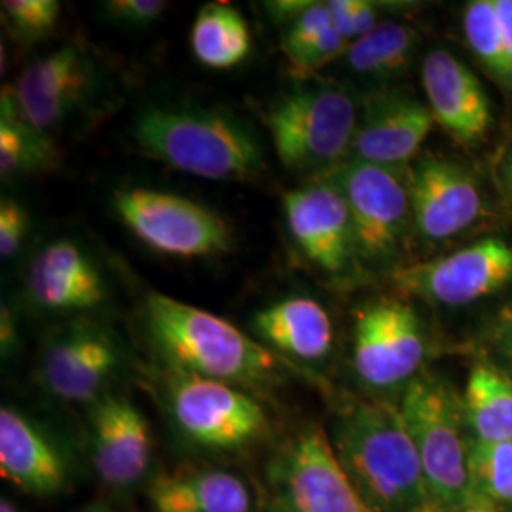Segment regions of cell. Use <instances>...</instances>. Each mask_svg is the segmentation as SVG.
I'll list each match as a JSON object with an SVG mask.
<instances>
[{"label":"cell","mask_w":512,"mask_h":512,"mask_svg":"<svg viewBox=\"0 0 512 512\" xmlns=\"http://www.w3.org/2000/svg\"><path fill=\"white\" fill-rule=\"evenodd\" d=\"M329 437L370 511L433 512L399 406L374 399L344 404Z\"/></svg>","instance_id":"6da1fadb"},{"label":"cell","mask_w":512,"mask_h":512,"mask_svg":"<svg viewBox=\"0 0 512 512\" xmlns=\"http://www.w3.org/2000/svg\"><path fill=\"white\" fill-rule=\"evenodd\" d=\"M154 346L173 372L238 387H262L285 378V363L260 340L211 311L162 293L145 304Z\"/></svg>","instance_id":"7a4b0ae2"},{"label":"cell","mask_w":512,"mask_h":512,"mask_svg":"<svg viewBox=\"0 0 512 512\" xmlns=\"http://www.w3.org/2000/svg\"><path fill=\"white\" fill-rule=\"evenodd\" d=\"M148 158L207 181H253L264 169L260 139L230 112L202 107H152L133 124Z\"/></svg>","instance_id":"3957f363"},{"label":"cell","mask_w":512,"mask_h":512,"mask_svg":"<svg viewBox=\"0 0 512 512\" xmlns=\"http://www.w3.org/2000/svg\"><path fill=\"white\" fill-rule=\"evenodd\" d=\"M399 412L418 450L433 512L475 507L469 473L473 440L465 433L463 397L444 378L420 372L404 385Z\"/></svg>","instance_id":"277c9868"},{"label":"cell","mask_w":512,"mask_h":512,"mask_svg":"<svg viewBox=\"0 0 512 512\" xmlns=\"http://www.w3.org/2000/svg\"><path fill=\"white\" fill-rule=\"evenodd\" d=\"M353 95L336 84L296 88L274 103L264 122L277 160L293 171H332L348 160L359 122Z\"/></svg>","instance_id":"5b68a950"},{"label":"cell","mask_w":512,"mask_h":512,"mask_svg":"<svg viewBox=\"0 0 512 512\" xmlns=\"http://www.w3.org/2000/svg\"><path fill=\"white\" fill-rule=\"evenodd\" d=\"M330 181L348 203L359 264L391 274L399 270L414 234L408 171L346 160L330 171Z\"/></svg>","instance_id":"8992f818"},{"label":"cell","mask_w":512,"mask_h":512,"mask_svg":"<svg viewBox=\"0 0 512 512\" xmlns=\"http://www.w3.org/2000/svg\"><path fill=\"white\" fill-rule=\"evenodd\" d=\"M165 403L177 431L205 450L238 452L270 435L266 410L238 385L173 372Z\"/></svg>","instance_id":"52a82bcc"},{"label":"cell","mask_w":512,"mask_h":512,"mask_svg":"<svg viewBox=\"0 0 512 512\" xmlns=\"http://www.w3.org/2000/svg\"><path fill=\"white\" fill-rule=\"evenodd\" d=\"M112 209L129 232L160 255L209 258L230 253L234 234L215 211L152 188H122Z\"/></svg>","instance_id":"ba28073f"},{"label":"cell","mask_w":512,"mask_h":512,"mask_svg":"<svg viewBox=\"0 0 512 512\" xmlns=\"http://www.w3.org/2000/svg\"><path fill=\"white\" fill-rule=\"evenodd\" d=\"M268 484L275 512H372L319 425L304 427L275 454Z\"/></svg>","instance_id":"9c48e42d"},{"label":"cell","mask_w":512,"mask_h":512,"mask_svg":"<svg viewBox=\"0 0 512 512\" xmlns=\"http://www.w3.org/2000/svg\"><path fill=\"white\" fill-rule=\"evenodd\" d=\"M391 283L399 293L433 306L465 308L511 285L512 243L478 239L454 253L399 266Z\"/></svg>","instance_id":"30bf717a"},{"label":"cell","mask_w":512,"mask_h":512,"mask_svg":"<svg viewBox=\"0 0 512 512\" xmlns=\"http://www.w3.org/2000/svg\"><path fill=\"white\" fill-rule=\"evenodd\" d=\"M353 368L372 389H393L420 374L427 336L416 310L399 298L366 302L355 311Z\"/></svg>","instance_id":"8fae6325"},{"label":"cell","mask_w":512,"mask_h":512,"mask_svg":"<svg viewBox=\"0 0 512 512\" xmlns=\"http://www.w3.org/2000/svg\"><path fill=\"white\" fill-rule=\"evenodd\" d=\"M95 65L76 46H61L35 59L14 84L4 86L0 112L52 133L92 97Z\"/></svg>","instance_id":"7c38bea8"},{"label":"cell","mask_w":512,"mask_h":512,"mask_svg":"<svg viewBox=\"0 0 512 512\" xmlns=\"http://www.w3.org/2000/svg\"><path fill=\"white\" fill-rule=\"evenodd\" d=\"M410 200L414 236L427 245H440L473 230L486 203L473 171L439 154L421 156L412 169Z\"/></svg>","instance_id":"4fadbf2b"},{"label":"cell","mask_w":512,"mask_h":512,"mask_svg":"<svg viewBox=\"0 0 512 512\" xmlns=\"http://www.w3.org/2000/svg\"><path fill=\"white\" fill-rule=\"evenodd\" d=\"M122 348L110 330L74 323L57 330L40 355L42 387L65 403L93 404L122 366Z\"/></svg>","instance_id":"5bb4252c"},{"label":"cell","mask_w":512,"mask_h":512,"mask_svg":"<svg viewBox=\"0 0 512 512\" xmlns=\"http://www.w3.org/2000/svg\"><path fill=\"white\" fill-rule=\"evenodd\" d=\"M283 211L294 243L323 274L340 277L359 264L348 203L330 179L287 192Z\"/></svg>","instance_id":"9a60e30c"},{"label":"cell","mask_w":512,"mask_h":512,"mask_svg":"<svg viewBox=\"0 0 512 512\" xmlns=\"http://www.w3.org/2000/svg\"><path fill=\"white\" fill-rule=\"evenodd\" d=\"M421 84L435 124L461 147H480L494 124L486 88L458 55L437 48L421 63Z\"/></svg>","instance_id":"2e32d148"},{"label":"cell","mask_w":512,"mask_h":512,"mask_svg":"<svg viewBox=\"0 0 512 512\" xmlns=\"http://www.w3.org/2000/svg\"><path fill=\"white\" fill-rule=\"evenodd\" d=\"M90 458L103 484L126 490L152 463V431L145 414L124 395L107 393L90 408Z\"/></svg>","instance_id":"e0dca14e"},{"label":"cell","mask_w":512,"mask_h":512,"mask_svg":"<svg viewBox=\"0 0 512 512\" xmlns=\"http://www.w3.org/2000/svg\"><path fill=\"white\" fill-rule=\"evenodd\" d=\"M433 126L427 103L410 93H380L359 114L348 160L404 169L418 156Z\"/></svg>","instance_id":"ac0fdd59"},{"label":"cell","mask_w":512,"mask_h":512,"mask_svg":"<svg viewBox=\"0 0 512 512\" xmlns=\"http://www.w3.org/2000/svg\"><path fill=\"white\" fill-rule=\"evenodd\" d=\"M69 459L57 440L10 406L0 410V475L21 492L46 497L69 482Z\"/></svg>","instance_id":"d6986e66"},{"label":"cell","mask_w":512,"mask_h":512,"mask_svg":"<svg viewBox=\"0 0 512 512\" xmlns=\"http://www.w3.org/2000/svg\"><path fill=\"white\" fill-rule=\"evenodd\" d=\"M27 293L48 311L93 310L107 300V283L88 253L69 239L46 245L31 262Z\"/></svg>","instance_id":"ffe728a7"},{"label":"cell","mask_w":512,"mask_h":512,"mask_svg":"<svg viewBox=\"0 0 512 512\" xmlns=\"http://www.w3.org/2000/svg\"><path fill=\"white\" fill-rule=\"evenodd\" d=\"M253 332L266 348L304 363L325 361L334 346L329 311L310 296L279 300L253 317Z\"/></svg>","instance_id":"44dd1931"},{"label":"cell","mask_w":512,"mask_h":512,"mask_svg":"<svg viewBox=\"0 0 512 512\" xmlns=\"http://www.w3.org/2000/svg\"><path fill=\"white\" fill-rule=\"evenodd\" d=\"M148 499L154 512H253V494L243 478L220 469L156 476Z\"/></svg>","instance_id":"7402d4cb"},{"label":"cell","mask_w":512,"mask_h":512,"mask_svg":"<svg viewBox=\"0 0 512 512\" xmlns=\"http://www.w3.org/2000/svg\"><path fill=\"white\" fill-rule=\"evenodd\" d=\"M465 416L475 439L512 440V376L501 366L476 361L465 385Z\"/></svg>","instance_id":"603a6c76"},{"label":"cell","mask_w":512,"mask_h":512,"mask_svg":"<svg viewBox=\"0 0 512 512\" xmlns=\"http://www.w3.org/2000/svg\"><path fill=\"white\" fill-rule=\"evenodd\" d=\"M418 42V31L412 25L384 19L374 31L349 44L344 54L346 67L368 82H391L408 71Z\"/></svg>","instance_id":"cb8c5ba5"},{"label":"cell","mask_w":512,"mask_h":512,"mask_svg":"<svg viewBox=\"0 0 512 512\" xmlns=\"http://www.w3.org/2000/svg\"><path fill=\"white\" fill-rule=\"evenodd\" d=\"M190 48L207 69H232L253 48L247 19L226 2H209L200 8L190 29Z\"/></svg>","instance_id":"d4e9b609"},{"label":"cell","mask_w":512,"mask_h":512,"mask_svg":"<svg viewBox=\"0 0 512 512\" xmlns=\"http://www.w3.org/2000/svg\"><path fill=\"white\" fill-rule=\"evenodd\" d=\"M0 173L2 177L37 175L61 164V150L50 133L37 129L12 112H0Z\"/></svg>","instance_id":"484cf974"},{"label":"cell","mask_w":512,"mask_h":512,"mask_svg":"<svg viewBox=\"0 0 512 512\" xmlns=\"http://www.w3.org/2000/svg\"><path fill=\"white\" fill-rule=\"evenodd\" d=\"M469 473L475 505L494 503L512 507V440L473 439Z\"/></svg>","instance_id":"4316f807"},{"label":"cell","mask_w":512,"mask_h":512,"mask_svg":"<svg viewBox=\"0 0 512 512\" xmlns=\"http://www.w3.org/2000/svg\"><path fill=\"white\" fill-rule=\"evenodd\" d=\"M463 33L476 61L505 88L507 67L497 0H473L463 10Z\"/></svg>","instance_id":"83f0119b"},{"label":"cell","mask_w":512,"mask_h":512,"mask_svg":"<svg viewBox=\"0 0 512 512\" xmlns=\"http://www.w3.org/2000/svg\"><path fill=\"white\" fill-rule=\"evenodd\" d=\"M0 6L6 27L23 44L48 37L61 14L57 0H4Z\"/></svg>","instance_id":"f1b7e54d"},{"label":"cell","mask_w":512,"mask_h":512,"mask_svg":"<svg viewBox=\"0 0 512 512\" xmlns=\"http://www.w3.org/2000/svg\"><path fill=\"white\" fill-rule=\"evenodd\" d=\"M332 27L329 2H311L310 8L285 27L281 38V48L289 61L304 52L317 38L325 35Z\"/></svg>","instance_id":"f546056e"},{"label":"cell","mask_w":512,"mask_h":512,"mask_svg":"<svg viewBox=\"0 0 512 512\" xmlns=\"http://www.w3.org/2000/svg\"><path fill=\"white\" fill-rule=\"evenodd\" d=\"M167 6L164 0H109L103 2V12L116 25L145 29L162 19Z\"/></svg>","instance_id":"4dcf8cb0"},{"label":"cell","mask_w":512,"mask_h":512,"mask_svg":"<svg viewBox=\"0 0 512 512\" xmlns=\"http://www.w3.org/2000/svg\"><path fill=\"white\" fill-rule=\"evenodd\" d=\"M31 219L27 209L16 200H2L0 203V256L8 260L16 256L29 234Z\"/></svg>","instance_id":"1f68e13d"},{"label":"cell","mask_w":512,"mask_h":512,"mask_svg":"<svg viewBox=\"0 0 512 512\" xmlns=\"http://www.w3.org/2000/svg\"><path fill=\"white\" fill-rule=\"evenodd\" d=\"M349 42L342 37L336 27L332 25L325 35L317 38L304 52L291 59L294 69L300 73H311L317 71L332 61L344 57L348 52Z\"/></svg>","instance_id":"d6a6232c"},{"label":"cell","mask_w":512,"mask_h":512,"mask_svg":"<svg viewBox=\"0 0 512 512\" xmlns=\"http://www.w3.org/2000/svg\"><path fill=\"white\" fill-rule=\"evenodd\" d=\"M490 342L499 359L497 365L505 368L512 376V304L499 311L490 329Z\"/></svg>","instance_id":"836d02e7"},{"label":"cell","mask_w":512,"mask_h":512,"mask_svg":"<svg viewBox=\"0 0 512 512\" xmlns=\"http://www.w3.org/2000/svg\"><path fill=\"white\" fill-rule=\"evenodd\" d=\"M497 10L503 29V52H505V67L507 80L505 90L512 93V0H497Z\"/></svg>","instance_id":"e575fe53"},{"label":"cell","mask_w":512,"mask_h":512,"mask_svg":"<svg viewBox=\"0 0 512 512\" xmlns=\"http://www.w3.org/2000/svg\"><path fill=\"white\" fill-rule=\"evenodd\" d=\"M264 6H266L264 10L270 14V18L274 19L275 23H281L287 27L310 8L311 2L308 0H275V2H266Z\"/></svg>","instance_id":"d590c367"},{"label":"cell","mask_w":512,"mask_h":512,"mask_svg":"<svg viewBox=\"0 0 512 512\" xmlns=\"http://www.w3.org/2000/svg\"><path fill=\"white\" fill-rule=\"evenodd\" d=\"M497 184H499V192L505 205L509 207L512 213V143L509 148L503 152V156L499 158L497 164Z\"/></svg>","instance_id":"8d00e7d4"},{"label":"cell","mask_w":512,"mask_h":512,"mask_svg":"<svg viewBox=\"0 0 512 512\" xmlns=\"http://www.w3.org/2000/svg\"><path fill=\"white\" fill-rule=\"evenodd\" d=\"M0 340H2V355H10L16 346V329L12 315L6 308H2V329H0Z\"/></svg>","instance_id":"74e56055"},{"label":"cell","mask_w":512,"mask_h":512,"mask_svg":"<svg viewBox=\"0 0 512 512\" xmlns=\"http://www.w3.org/2000/svg\"><path fill=\"white\" fill-rule=\"evenodd\" d=\"M0 512H19L18 507L8 499V497H2L0 501Z\"/></svg>","instance_id":"f35d334b"},{"label":"cell","mask_w":512,"mask_h":512,"mask_svg":"<svg viewBox=\"0 0 512 512\" xmlns=\"http://www.w3.org/2000/svg\"><path fill=\"white\" fill-rule=\"evenodd\" d=\"M80 512H109V509H107L103 503H93V505L82 509Z\"/></svg>","instance_id":"ab89813d"},{"label":"cell","mask_w":512,"mask_h":512,"mask_svg":"<svg viewBox=\"0 0 512 512\" xmlns=\"http://www.w3.org/2000/svg\"><path fill=\"white\" fill-rule=\"evenodd\" d=\"M469 512H490V511H484V509H471Z\"/></svg>","instance_id":"60d3db41"}]
</instances>
